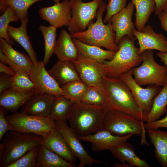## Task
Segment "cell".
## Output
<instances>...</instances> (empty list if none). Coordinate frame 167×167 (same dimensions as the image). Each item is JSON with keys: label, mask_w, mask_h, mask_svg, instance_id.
I'll use <instances>...</instances> for the list:
<instances>
[{"label": "cell", "mask_w": 167, "mask_h": 167, "mask_svg": "<svg viewBox=\"0 0 167 167\" xmlns=\"http://www.w3.org/2000/svg\"><path fill=\"white\" fill-rule=\"evenodd\" d=\"M103 84L108 96L106 108L119 110L130 114L142 122L147 118L135 101L128 86L120 79H112L104 76Z\"/></svg>", "instance_id": "cell-1"}, {"label": "cell", "mask_w": 167, "mask_h": 167, "mask_svg": "<svg viewBox=\"0 0 167 167\" xmlns=\"http://www.w3.org/2000/svg\"><path fill=\"white\" fill-rule=\"evenodd\" d=\"M108 110L82 102L74 103L66 121L79 136L94 133L102 130L105 117Z\"/></svg>", "instance_id": "cell-2"}, {"label": "cell", "mask_w": 167, "mask_h": 167, "mask_svg": "<svg viewBox=\"0 0 167 167\" xmlns=\"http://www.w3.org/2000/svg\"><path fill=\"white\" fill-rule=\"evenodd\" d=\"M136 39L135 36L131 38L127 35L122 38L118 44V50L113 58L103 63L106 76L118 79L122 74L141 64L143 56L139 53V48L135 45Z\"/></svg>", "instance_id": "cell-3"}, {"label": "cell", "mask_w": 167, "mask_h": 167, "mask_svg": "<svg viewBox=\"0 0 167 167\" xmlns=\"http://www.w3.org/2000/svg\"><path fill=\"white\" fill-rule=\"evenodd\" d=\"M43 138L33 134L8 131L0 145V167H7L32 148L41 144Z\"/></svg>", "instance_id": "cell-4"}, {"label": "cell", "mask_w": 167, "mask_h": 167, "mask_svg": "<svg viewBox=\"0 0 167 167\" xmlns=\"http://www.w3.org/2000/svg\"><path fill=\"white\" fill-rule=\"evenodd\" d=\"M106 4L103 2L98 9L95 22H92L84 31L70 33L72 38L78 39L86 44L103 47L116 52L118 46L115 41V34L111 24H104L102 20Z\"/></svg>", "instance_id": "cell-5"}, {"label": "cell", "mask_w": 167, "mask_h": 167, "mask_svg": "<svg viewBox=\"0 0 167 167\" xmlns=\"http://www.w3.org/2000/svg\"><path fill=\"white\" fill-rule=\"evenodd\" d=\"M144 124L143 122L130 114L119 110H111L105 117L102 129L121 136L131 134L141 136V143L148 144Z\"/></svg>", "instance_id": "cell-6"}, {"label": "cell", "mask_w": 167, "mask_h": 167, "mask_svg": "<svg viewBox=\"0 0 167 167\" xmlns=\"http://www.w3.org/2000/svg\"><path fill=\"white\" fill-rule=\"evenodd\" d=\"M140 66L131 70L134 79L141 86H163L167 80V67L158 64L155 60L153 50L144 51Z\"/></svg>", "instance_id": "cell-7"}, {"label": "cell", "mask_w": 167, "mask_h": 167, "mask_svg": "<svg viewBox=\"0 0 167 167\" xmlns=\"http://www.w3.org/2000/svg\"><path fill=\"white\" fill-rule=\"evenodd\" d=\"M6 117L12 130L17 132L32 133L44 137L56 128L55 121L49 117L31 115L16 112Z\"/></svg>", "instance_id": "cell-8"}, {"label": "cell", "mask_w": 167, "mask_h": 167, "mask_svg": "<svg viewBox=\"0 0 167 167\" xmlns=\"http://www.w3.org/2000/svg\"><path fill=\"white\" fill-rule=\"evenodd\" d=\"M103 0H93L84 2L82 0H70L72 17L68 26L70 33L86 30L88 25L96 17L98 10Z\"/></svg>", "instance_id": "cell-9"}, {"label": "cell", "mask_w": 167, "mask_h": 167, "mask_svg": "<svg viewBox=\"0 0 167 167\" xmlns=\"http://www.w3.org/2000/svg\"><path fill=\"white\" fill-rule=\"evenodd\" d=\"M56 128L61 133L75 157L79 159L78 167L90 166L93 164H108L95 160L88 152L82 145L79 136L69 126L66 121H55Z\"/></svg>", "instance_id": "cell-10"}, {"label": "cell", "mask_w": 167, "mask_h": 167, "mask_svg": "<svg viewBox=\"0 0 167 167\" xmlns=\"http://www.w3.org/2000/svg\"><path fill=\"white\" fill-rule=\"evenodd\" d=\"M119 78L129 87L140 108L147 118L153 99L161 90L160 87L148 85L147 88H142L134 79L131 70L121 75Z\"/></svg>", "instance_id": "cell-11"}, {"label": "cell", "mask_w": 167, "mask_h": 167, "mask_svg": "<svg viewBox=\"0 0 167 167\" xmlns=\"http://www.w3.org/2000/svg\"><path fill=\"white\" fill-rule=\"evenodd\" d=\"M43 61L33 63L29 72L35 87L36 94H48L55 97L63 95L61 87L45 68Z\"/></svg>", "instance_id": "cell-12"}, {"label": "cell", "mask_w": 167, "mask_h": 167, "mask_svg": "<svg viewBox=\"0 0 167 167\" xmlns=\"http://www.w3.org/2000/svg\"><path fill=\"white\" fill-rule=\"evenodd\" d=\"M79 54L73 63L81 80L88 86H104L103 79L105 74L103 64Z\"/></svg>", "instance_id": "cell-13"}, {"label": "cell", "mask_w": 167, "mask_h": 167, "mask_svg": "<svg viewBox=\"0 0 167 167\" xmlns=\"http://www.w3.org/2000/svg\"><path fill=\"white\" fill-rule=\"evenodd\" d=\"M70 0H63L55 3L52 6L39 9L38 13L41 18L57 28L68 26L72 17Z\"/></svg>", "instance_id": "cell-14"}, {"label": "cell", "mask_w": 167, "mask_h": 167, "mask_svg": "<svg viewBox=\"0 0 167 167\" xmlns=\"http://www.w3.org/2000/svg\"><path fill=\"white\" fill-rule=\"evenodd\" d=\"M132 32L138 41L139 54L149 49L156 50L163 53L167 52V38L162 33L155 32L151 25H145L142 32L135 28Z\"/></svg>", "instance_id": "cell-15"}, {"label": "cell", "mask_w": 167, "mask_h": 167, "mask_svg": "<svg viewBox=\"0 0 167 167\" xmlns=\"http://www.w3.org/2000/svg\"><path fill=\"white\" fill-rule=\"evenodd\" d=\"M135 8L134 4L129 2L124 8L113 15L108 22L115 33V41L117 44L124 36L131 38L134 36L132 31L135 28V23L132 21V17Z\"/></svg>", "instance_id": "cell-16"}, {"label": "cell", "mask_w": 167, "mask_h": 167, "mask_svg": "<svg viewBox=\"0 0 167 167\" xmlns=\"http://www.w3.org/2000/svg\"><path fill=\"white\" fill-rule=\"evenodd\" d=\"M134 135L131 134L121 136L114 135L107 131L102 129L93 134L79 137L81 140L91 143V149L93 151L99 152L110 150L117 144L127 141Z\"/></svg>", "instance_id": "cell-17"}, {"label": "cell", "mask_w": 167, "mask_h": 167, "mask_svg": "<svg viewBox=\"0 0 167 167\" xmlns=\"http://www.w3.org/2000/svg\"><path fill=\"white\" fill-rule=\"evenodd\" d=\"M127 141L117 144L109 151L113 156L122 164H115L113 167H151L145 160L136 154L133 146Z\"/></svg>", "instance_id": "cell-18"}, {"label": "cell", "mask_w": 167, "mask_h": 167, "mask_svg": "<svg viewBox=\"0 0 167 167\" xmlns=\"http://www.w3.org/2000/svg\"><path fill=\"white\" fill-rule=\"evenodd\" d=\"M55 97L50 94H34L22 107L20 112L49 117Z\"/></svg>", "instance_id": "cell-19"}, {"label": "cell", "mask_w": 167, "mask_h": 167, "mask_svg": "<svg viewBox=\"0 0 167 167\" xmlns=\"http://www.w3.org/2000/svg\"><path fill=\"white\" fill-rule=\"evenodd\" d=\"M41 144L67 161L74 163L75 157L61 133L55 128L43 137Z\"/></svg>", "instance_id": "cell-20"}, {"label": "cell", "mask_w": 167, "mask_h": 167, "mask_svg": "<svg viewBox=\"0 0 167 167\" xmlns=\"http://www.w3.org/2000/svg\"><path fill=\"white\" fill-rule=\"evenodd\" d=\"M58 60L74 62L78 58L79 52L70 34L62 29L57 40L54 49Z\"/></svg>", "instance_id": "cell-21"}, {"label": "cell", "mask_w": 167, "mask_h": 167, "mask_svg": "<svg viewBox=\"0 0 167 167\" xmlns=\"http://www.w3.org/2000/svg\"><path fill=\"white\" fill-rule=\"evenodd\" d=\"M0 50L6 57L7 64L15 72L21 69L29 73L33 62L28 55L15 49L2 38H0Z\"/></svg>", "instance_id": "cell-22"}, {"label": "cell", "mask_w": 167, "mask_h": 167, "mask_svg": "<svg viewBox=\"0 0 167 167\" xmlns=\"http://www.w3.org/2000/svg\"><path fill=\"white\" fill-rule=\"evenodd\" d=\"M48 71L60 86L81 80L73 62L71 61L58 60Z\"/></svg>", "instance_id": "cell-23"}, {"label": "cell", "mask_w": 167, "mask_h": 167, "mask_svg": "<svg viewBox=\"0 0 167 167\" xmlns=\"http://www.w3.org/2000/svg\"><path fill=\"white\" fill-rule=\"evenodd\" d=\"M28 21V18L21 20V25L18 28L9 25L7 32L10 39L19 44L27 52L33 63L36 64L38 62L36 54L27 32V26Z\"/></svg>", "instance_id": "cell-24"}, {"label": "cell", "mask_w": 167, "mask_h": 167, "mask_svg": "<svg viewBox=\"0 0 167 167\" xmlns=\"http://www.w3.org/2000/svg\"><path fill=\"white\" fill-rule=\"evenodd\" d=\"M0 105L6 111L14 113L22 107L35 93L21 92L11 88L0 93Z\"/></svg>", "instance_id": "cell-25"}, {"label": "cell", "mask_w": 167, "mask_h": 167, "mask_svg": "<svg viewBox=\"0 0 167 167\" xmlns=\"http://www.w3.org/2000/svg\"><path fill=\"white\" fill-rule=\"evenodd\" d=\"M156 129L147 132L155 148V156L161 166L167 167V131Z\"/></svg>", "instance_id": "cell-26"}, {"label": "cell", "mask_w": 167, "mask_h": 167, "mask_svg": "<svg viewBox=\"0 0 167 167\" xmlns=\"http://www.w3.org/2000/svg\"><path fill=\"white\" fill-rule=\"evenodd\" d=\"M38 167H75V162L65 160L43 144L39 146L36 158Z\"/></svg>", "instance_id": "cell-27"}, {"label": "cell", "mask_w": 167, "mask_h": 167, "mask_svg": "<svg viewBox=\"0 0 167 167\" xmlns=\"http://www.w3.org/2000/svg\"><path fill=\"white\" fill-rule=\"evenodd\" d=\"M72 39L80 54L100 63H103L106 60L112 59L116 52L104 50L99 46L88 44L78 39Z\"/></svg>", "instance_id": "cell-28"}, {"label": "cell", "mask_w": 167, "mask_h": 167, "mask_svg": "<svg viewBox=\"0 0 167 167\" xmlns=\"http://www.w3.org/2000/svg\"><path fill=\"white\" fill-rule=\"evenodd\" d=\"M136 9L135 26L137 30L142 32L151 14L154 11V0H131Z\"/></svg>", "instance_id": "cell-29"}, {"label": "cell", "mask_w": 167, "mask_h": 167, "mask_svg": "<svg viewBox=\"0 0 167 167\" xmlns=\"http://www.w3.org/2000/svg\"><path fill=\"white\" fill-rule=\"evenodd\" d=\"M162 88L153 99L146 123L159 119L167 112V80Z\"/></svg>", "instance_id": "cell-30"}, {"label": "cell", "mask_w": 167, "mask_h": 167, "mask_svg": "<svg viewBox=\"0 0 167 167\" xmlns=\"http://www.w3.org/2000/svg\"><path fill=\"white\" fill-rule=\"evenodd\" d=\"M81 102L99 108H106L108 96L104 85L88 86Z\"/></svg>", "instance_id": "cell-31"}, {"label": "cell", "mask_w": 167, "mask_h": 167, "mask_svg": "<svg viewBox=\"0 0 167 167\" xmlns=\"http://www.w3.org/2000/svg\"><path fill=\"white\" fill-rule=\"evenodd\" d=\"M74 103L63 95L55 97L49 117L55 121H66L67 117Z\"/></svg>", "instance_id": "cell-32"}, {"label": "cell", "mask_w": 167, "mask_h": 167, "mask_svg": "<svg viewBox=\"0 0 167 167\" xmlns=\"http://www.w3.org/2000/svg\"><path fill=\"white\" fill-rule=\"evenodd\" d=\"M57 28L50 25L47 26L41 25L39 28L44 38L45 44V54L43 61L45 65L49 62L53 53L56 42Z\"/></svg>", "instance_id": "cell-33"}, {"label": "cell", "mask_w": 167, "mask_h": 167, "mask_svg": "<svg viewBox=\"0 0 167 167\" xmlns=\"http://www.w3.org/2000/svg\"><path fill=\"white\" fill-rule=\"evenodd\" d=\"M88 86L82 80H75L61 87L63 95L75 103L81 102Z\"/></svg>", "instance_id": "cell-34"}, {"label": "cell", "mask_w": 167, "mask_h": 167, "mask_svg": "<svg viewBox=\"0 0 167 167\" xmlns=\"http://www.w3.org/2000/svg\"><path fill=\"white\" fill-rule=\"evenodd\" d=\"M11 88L21 92H32L36 94L35 85L29 73L21 69L15 72L12 76Z\"/></svg>", "instance_id": "cell-35"}, {"label": "cell", "mask_w": 167, "mask_h": 167, "mask_svg": "<svg viewBox=\"0 0 167 167\" xmlns=\"http://www.w3.org/2000/svg\"><path fill=\"white\" fill-rule=\"evenodd\" d=\"M19 20L14 11L9 6L0 17V38L4 39L11 45H15V44L7 34L9 24L12 22H18Z\"/></svg>", "instance_id": "cell-36"}, {"label": "cell", "mask_w": 167, "mask_h": 167, "mask_svg": "<svg viewBox=\"0 0 167 167\" xmlns=\"http://www.w3.org/2000/svg\"><path fill=\"white\" fill-rule=\"evenodd\" d=\"M43 0H0L12 8L20 20L28 18V10L34 3Z\"/></svg>", "instance_id": "cell-37"}, {"label": "cell", "mask_w": 167, "mask_h": 167, "mask_svg": "<svg viewBox=\"0 0 167 167\" xmlns=\"http://www.w3.org/2000/svg\"><path fill=\"white\" fill-rule=\"evenodd\" d=\"M39 145H36L7 167H38L36 158Z\"/></svg>", "instance_id": "cell-38"}, {"label": "cell", "mask_w": 167, "mask_h": 167, "mask_svg": "<svg viewBox=\"0 0 167 167\" xmlns=\"http://www.w3.org/2000/svg\"><path fill=\"white\" fill-rule=\"evenodd\" d=\"M127 0H109L106 6L107 12L103 20L104 23H108L114 15L122 10L126 6Z\"/></svg>", "instance_id": "cell-39"}, {"label": "cell", "mask_w": 167, "mask_h": 167, "mask_svg": "<svg viewBox=\"0 0 167 167\" xmlns=\"http://www.w3.org/2000/svg\"><path fill=\"white\" fill-rule=\"evenodd\" d=\"M6 110L2 107H0V141L2 140L6 133L12 130L11 126L7 121L5 116Z\"/></svg>", "instance_id": "cell-40"}, {"label": "cell", "mask_w": 167, "mask_h": 167, "mask_svg": "<svg viewBox=\"0 0 167 167\" xmlns=\"http://www.w3.org/2000/svg\"><path fill=\"white\" fill-rule=\"evenodd\" d=\"M12 76L2 73L0 76V93L11 88Z\"/></svg>", "instance_id": "cell-41"}, {"label": "cell", "mask_w": 167, "mask_h": 167, "mask_svg": "<svg viewBox=\"0 0 167 167\" xmlns=\"http://www.w3.org/2000/svg\"><path fill=\"white\" fill-rule=\"evenodd\" d=\"M146 129L159 128L161 127L167 128V115L165 118L158 119L153 122L144 124Z\"/></svg>", "instance_id": "cell-42"}, {"label": "cell", "mask_w": 167, "mask_h": 167, "mask_svg": "<svg viewBox=\"0 0 167 167\" xmlns=\"http://www.w3.org/2000/svg\"><path fill=\"white\" fill-rule=\"evenodd\" d=\"M155 2V8L154 13L156 15L163 11H167V0H154Z\"/></svg>", "instance_id": "cell-43"}, {"label": "cell", "mask_w": 167, "mask_h": 167, "mask_svg": "<svg viewBox=\"0 0 167 167\" xmlns=\"http://www.w3.org/2000/svg\"><path fill=\"white\" fill-rule=\"evenodd\" d=\"M163 29L167 32V11L162 12L157 15Z\"/></svg>", "instance_id": "cell-44"}, {"label": "cell", "mask_w": 167, "mask_h": 167, "mask_svg": "<svg viewBox=\"0 0 167 167\" xmlns=\"http://www.w3.org/2000/svg\"><path fill=\"white\" fill-rule=\"evenodd\" d=\"M0 72L1 73H4L12 76L14 75L15 73L14 70L10 66H6V65L0 62Z\"/></svg>", "instance_id": "cell-45"}, {"label": "cell", "mask_w": 167, "mask_h": 167, "mask_svg": "<svg viewBox=\"0 0 167 167\" xmlns=\"http://www.w3.org/2000/svg\"><path fill=\"white\" fill-rule=\"evenodd\" d=\"M156 55L167 67V52L165 53L159 52L156 53Z\"/></svg>", "instance_id": "cell-46"}, {"label": "cell", "mask_w": 167, "mask_h": 167, "mask_svg": "<svg viewBox=\"0 0 167 167\" xmlns=\"http://www.w3.org/2000/svg\"><path fill=\"white\" fill-rule=\"evenodd\" d=\"M0 62L6 65L8 64L6 57L1 50H0Z\"/></svg>", "instance_id": "cell-47"}, {"label": "cell", "mask_w": 167, "mask_h": 167, "mask_svg": "<svg viewBox=\"0 0 167 167\" xmlns=\"http://www.w3.org/2000/svg\"><path fill=\"white\" fill-rule=\"evenodd\" d=\"M53 0L55 2V3H57V2H60L61 0Z\"/></svg>", "instance_id": "cell-48"}]
</instances>
